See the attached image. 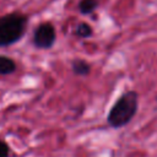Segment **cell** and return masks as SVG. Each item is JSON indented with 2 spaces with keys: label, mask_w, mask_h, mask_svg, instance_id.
<instances>
[{
  "label": "cell",
  "mask_w": 157,
  "mask_h": 157,
  "mask_svg": "<svg viewBox=\"0 0 157 157\" xmlns=\"http://www.w3.org/2000/svg\"><path fill=\"white\" fill-rule=\"evenodd\" d=\"M33 44L38 49H49L56 40L55 27L50 22H43L38 25L33 33Z\"/></svg>",
  "instance_id": "obj_3"
},
{
  "label": "cell",
  "mask_w": 157,
  "mask_h": 157,
  "mask_svg": "<svg viewBox=\"0 0 157 157\" xmlns=\"http://www.w3.org/2000/svg\"><path fill=\"white\" fill-rule=\"evenodd\" d=\"M16 63L6 56V55H0V75H11L16 71Z\"/></svg>",
  "instance_id": "obj_5"
},
{
  "label": "cell",
  "mask_w": 157,
  "mask_h": 157,
  "mask_svg": "<svg viewBox=\"0 0 157 157\" xmlns=\"http://www.w3.org/2000/svg\"><path fill=\"white\" fill-rule=\"evenodd\" d=\"M139 108V94L136 91H126L119 96L115 103L110 107L107 123L113 129H120L128 125L137 113Z\"/></svg>",
  "instance_id": "obj_1"
},
{
  "label": "cell",
  "mask_w": 157,
  "mask_h": 157,
  "mask_svg": "<svg viewBox=\"0 0 157 157\" xmlns=\"http://www.w3.org/2000/svg\"><path fill=\"white\" fill-rule=\"evenodd\" d=\"M71 70L77 76H87L91 72V65L83 59H75L71 63Z\"/></svg>",
  "instance_id": "obj_4"
},
{
  "label": "cell",
  "mask_w": 157,
  "mask_h": 157,
  "mask_svg": "<svg viewBox=\"0 0 157 157\" xmlns=\"http://www.w3.org/2000/svg\"><path fill=\"white\" fill-rule=\"evenodd\" d=\"M28 18L21 12H10L0 17V48L17 43L27 29Z\"/></svg>",
  "instance_id": "obj_2"
},
{
  "label": "cell",
  "mask_w": 157,
  "mask_h": 157,
  "mask_svg": "<svg viewBox=\"0 0 157 157\" xmlns=\"http://www.w3.org/2000/svg\"><path fill=\"white\" fill-rule=\"evenodd\" d=\"M74 33H75V36L78 37V38H90V37L93 34V29H92V27H91L88 23H86V22H80V23L75 27Z\"/></svg>",
  "instance_id": "obj_6"
},
{
  "label": "cell",
  "mask_w": 157,
  "mask_h": 157,
  "mask_svg": "<svg viewBox=\"0 0 157 157\" xmlns=\"http://www.w3.org/2000/svg\"><path fill=\"white\" fill-rule=\"evenodd\" d=\"M98 7V0H80L78 2V11L82 15L92 13Z\"/></svg>",
  "instance_id": "obj_7"
},
{
  "label": "cell",
  "mask_w": 157,
  "mask_h": 157,
  "mask_svg": "<svg viewBox=\"0 0 157 157\" xmlns=\"http://www.w3.org/2000/svg\"><path fill=\"white\" fill-rule=\"evenodd\" d=\"M10 147L9 144L4 140H0V157H10Z\"/></svg>",
  "instance_id": "obj_8"
}]
</instances>
